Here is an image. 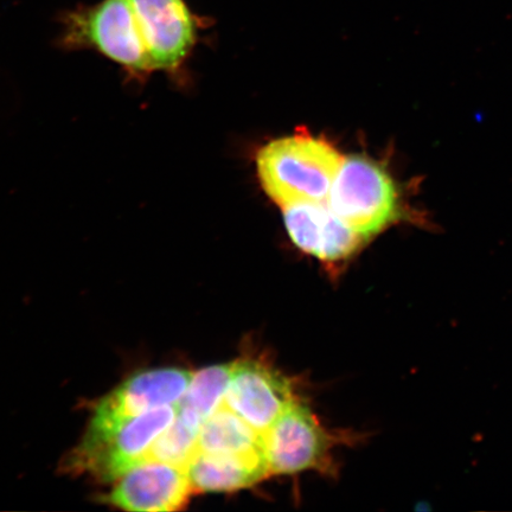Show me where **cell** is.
Masks as SVG:
<instances>
[{"label":"cell","instance_id":"cell-12","mask_svg":"<svg viewBox=\"0 0 512 512\" xmlns=\"http://www.w3.org/2000/svg\"><path fill=\"white\" fill-rule=\"evenodd\" d=\"M198 450L228 456H265L264 434L223 405L203 422Z\"/></svg>","mask_w":512,"mask_h":512},{"label":"cell","instance_id":"cell-9","mask_svg":"<svg viewBox=\"0 0 512 512\" xmlns=\"http://www.w3.org/2000/svg\"><path fill=\"white\" fill-rule=\"evenodd\" d=\"M285 226L294 245L328 264L347 260L366 240L324 203L285 208Z\"/></svg>","mask_w":512,"mask_h":512},{"label":"cell","instance_id":"cell-2","mask_svg":"<svg viewBox=\"0 0 512 512\" xmlns=\"http://www.w3.org/2000/svg\"><path fill=\"white\" fill-rule=\"evenodd\" d=\"M177 413L178 406H168L124 418L95 409L86 437L68 465L105 482L119 479L147 460L151 446L176 420Z\"/></svg>","mask_w":512,"mask_h":512},{"label":"cell","instance_id":"cell-8","mask_svg":"<svg viewBox=\"0 0 512 512\" xmlns=\"http://www.w3.org/2000/svg\"><path fill=\"white\" fill-rule=\"evenodd\" d=\"M191 494L187 469L145 460L119 478L107 502L126 511L170 512L183 509Z\"/></svg>","mask_w":512,"mask_h":512},{"label":"cell","instance_id":"cell-4","mask_svg":"<svg viewBox=\"0 0 512 512\" xmlns=\"http://www.w3.org/2000/svg\"><path fill=\"white\" fill-rule=\"evenodd\" d=\"M329 200L339 219L364 239L380 233L403 213L392 177L379 164L361 156L344 159Z\"/></svg>","mask_w":512,"mask_h":512},{"label":"cell","instance_id":"cell-7","mask_svg":"<svg viewBox=\"0 0 512 512\" xmlns=\"http://www.w3.org/2000/svg\"><path fill=\"white\" fill-rule=\"evenodd\" d=\"M153 73L174 72L197 38V19L184 0H130Z\"/></svg>","mask_w":512,"mask_h":512},{"label":"cell","instance_id":"cell-1","mask_svg":"<svg viewBox=\"0 0 512 512\" xmlns=\"http://www.w3.org/2000/svg\"><path fill=\"white\" fill-rule=\"evenodd\" d=\"M343 162L334 146L304 130L274 140L256 157L262 187L284 209L328 200Z\"/></svg>","mask_w":512,"mask_h":512},{"label":"cell","instance_id":"cell-14","mask_svg":"<svg viewBox=\"0 0 512 512\" xmlns=\"http://www.w3.org/2000/svg\"><path fill=\"white\" fill-rule=\"evenodd\" d=\"M198 434L200 428L189 425L177 415L172 425L155 440L147 454V460L187 469L190 460L198 451Z\"/></svg>","mask_w":512,"mask_h":512},{"label":"cell","instance_id":"cell-13","mask_svg":"<svg viewBox=\"0 0 512 512\" xmlns=\"http://www.w3.org/2000/svg\"><path fill=\"white\" fill-rule=\"evenodd\" d=\"M233 363L204 368L192 375L187 393L178 405L179 418L200 428L226 398Z\"/></svg>","mask_w":512,"mask_h":512},{"label":"cell","instance_id":"cell-11","mask_svg":"<svg viewBox=\"0 0 512 512\" xmlns=\"http://www.w3.org/2000/svg\"><path fill=\"white\" fill-rule=\"evenodd\" d=\"M187 472L194 494L246 489L268 475L265 456H228L200 450L190 460Z\"/></svg>","mask_w":512,"mask_h":512},{"label":"cell","instance_id":"cell-3","mask_svg":"<svg viewBox=\"0 0 512 512\" xmlns=\"http://www.w3.org/2000/svg\"><path fill=\"white\" fill-rule=\"evenodd\" d=\"M64 46L91 48L134 76L153 73L130 0H102L64 18Z\"/></svg>","mask_w":512,"mask_h":512},{"label":"cell","instance_id":"cell-6","mask_svg":"<svg viewBox=\"0 0 512 512\" xmlns=\"http://www.w3.org/2000/svg\"><path fill=\"white\" fill-rule=\"evenodd\" d=\"M294 402L292 383L278 370L256 360L233 363L223 403L255 431L265 434Z\"/></svg>","mask_w":512,"mask_h":512},{"label":"cell","instance_id":"cell-5","mask_svg":"<svg viewBox=\"0 0 512 512\" xmlns=\"http://www.w3.org/2000/svg\"><path fill=\"white\" fill-rule=\"evenodd\" d=\"M331 438L304 403L294 402L264 434L268 475H297L329 466Z\"/></svg>","mask_w":512,"mask_h":512},{"label":"cell","instance_id":"cell-10","mask_svg":"<svg viewBox=\"0 0 512 512\" xmlns=\"http://www.w3.org/2000/svg\"><path fill=\"white\" fill-rule=\"evenodd\" d=\"M183 369L140 371L102 399L95 409L113 416H136L153 409L178 406L192 379Z\"/></svg>","mask_w":512,"mask_h":512}]
</instances>
